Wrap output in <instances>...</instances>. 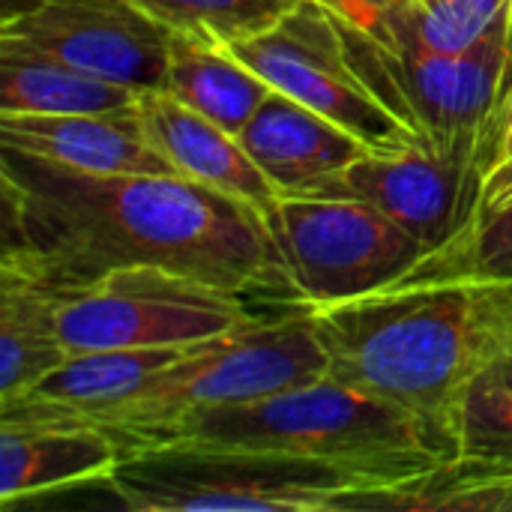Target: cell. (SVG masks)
<instances>
[{"label": "cell", "instance_id": "cell-6", "mask_svg": "<svg viewBox=\"0 0 512 512\" xmlns=\"http://www.w3.org/2000/svg\"><path fill=\"white\" fill-rule=\"evenodd\" d=\"M330 369L309 306L252 321L189 345V351L156 372L123 402L84 417V423L108 429L120 444L147 435L183 414L264 399L309 381Z\"/></svg>", "mask_w": 512, "mask_h": 512}, {"label": "cell", "instance_id": "cell-27", "mask_svg": "<svg viewBox=\"0 0 512 512\" xmlns=\"http://www.w3.org/2000/svg\"><path fill=\"white\" fill-rule=\"evenodd\" d=\"M36 3H45V0H0V9H3V15H0V18L15 15V12H24V9L36 6Z\"/></svg>", "mask_w": 512, "mask_h": 512}, {"label": "cell", "instance_id": "cell-10", "mask_svg": "<svg viewBox=\"0 0 512 512\" xmlns=\"http://www.w3.org/2000/svg\"><path fill=\"white\" fill-rule=\"evenodd\" d=\"M0 45H12L84 75L159 90L168 66V30L132 0H45L0 18Z\"/></svg>", "mask_w": 512, "mask_h": 512}, {"label": "cell", "instance_id": "cell-14", "mask_svg": "<svg viewBox=\"0 0 512 512\" xmlns=\"http://www.w3.org/2000/svg\"><path fill=\"white\" fill-rule=\"evenodd\" d=\"M138 117L159 156L180 174L255 207L264 219L279 204V189L252 162L240 138L165 90L138 96Z\"/></svg>", "mask_w": 512, "mask_h": 512}, {"label": "cell", "instance_id": "cell-24", "mask_svg": "<svg viewBox=\"0 0 512 512\" xmlns=\"http://www.w3.org/2000/svg\"><path fill=\"white\" fill-rule=\"evenodd\" d=\"M512 0H399L393 21L432 51L456 54L474 45Z\"/></svg>", "mask_w": 512, "mask_h": 512}, {"label": "cell", "instance_id": "cell-4", "mask_svg": "<svg viewBox=\"0 0 512 512\" xmlns=\"http://www.w3.org/2000/svg\"><path fill=\"white\" fill-rule=\"evenodd\" d=\"M102 483L132 512H351L396 486L354 465L207 441L129 447Z\"/></svg>", "mask_w": 512, "mask_h": 512}, {"label": "cell", "instance_id": "cell-18", "mask_svg": "<svg viewBox=\"0 0 512 512\" xmlns=\"http://www.w3.org/2000/svg\"><path fill=\"white\" fill-rule=\"evenodd\" d=\"M216 126L240 135L273 87L225 48L168 33V66L162 87Z\"/></svg>", "mask_w": 512, "mask_h": 512}, {"label": "cell", "instance_id": "cell-1", "mask_svg": "<svg viewBox=\"0 0 512 512\" xmlns=\"http://www.w3.org/2000/svg\"><path fill=\"white\" fill-rule=\"evenodd\" d=\"M3 249L60 288L162 267L240 294L291 291L267 219L180 174H87L0 144Z\"/></svg>", "mask_w": 512, "mask_h": 512}, {"label": "cell", "instance_id": "cell-21", "mask_svg": "<svg viewBox=\"0 0 512 512\" xmlns=\"http://www.w3.org/2000/svg\"><path fill=\"white\" fill-rule=\"evenodd\" d=\"M162 30L228 48L276 24L297 0H132Z\"/></svg>", "mask_w": 512, "mask_h": 512}, {"label": "cell", "instance_id": "cell-2", "mask_svg": "<svg viewBox=\"0 0 512 512\" xmlns=\"http://www.w3.org/2000/svg\"><path fill=\"white\" fill-rule=\"evenodd\" d=\"M309 312L327 375L423 420L450 459L468 387L512 348V282L408 273Z\"/></svg>", "mask_w": 512, "mask_h": 512}, {"label": "cell", "instance_id": "cell-15", "mask_svg": "<svg viewBox=\"0 0 512 512\" xmlns=\"http://www.w3.org/2000/svg\"><path fill=\"white\" fill-rule=\"evenodd\" d=\"M237 138L279 195H309L369 150L357 135L279 90L258 105Z\"/></svg>", "mask_w": 512, "mask_h": 512}, {"label": "cell", "instance_id": "cell-7", "mask_svg": "<svg viewBox=\"0 0 512 512\" xmlns=\"http://www.w3.org/2000/svg\"><path fill=\"white\" fill-rule=\"evenodd\" d=\"M267 225L294 303L303 306L372 294L426 258L405 228L357 198L282 195Z\"/></svg>", "mask_w": 512, "mask_h": 512}, {"label": "cell", "instance_id": "cell-8", "mask_svg": "<svg viewBox=\"0 0 512 512\" xmlns=\"http://www.w3.org/2000/svg\"><path fill=\"white\" fill-rule=\"evenodd\" d=\"M246 297L162 267H123L69 288L57 327L66 354L192 345L252 321Z\"/></svg>", "mask_w": 512, "mask_h": 512}, {"label": "cell", "instance_id": "cell-3", "mask_svg": "<svg viewBox=\"0 0 512 512\" xmlns=\"http://www.w3.org/2000/svg\"><path fill=\"white\" fill-rule=\"evenodd\" d=\"M153 441H207L327 459L405 483L450 459L435 432L414 414L330 375L237 405L183 414L123 450Z\"/></svg>", "mask_w": 512, "mask_h": 512}, {"label": "cell", "instance_id": "cell-25", "mask_svg": "<svg viewBox=\"0 0 512 512\" xmlns=\"http://www.w3.org/2000/svg\"><path fill=\"white\" fill-rule=\"evenodd\" d=\"M512 192V87L504 93L486 144V171H483V195L480 213L495 207Z\"/></svg>", "mask_w": 512, "mask_h": 512}, {"label": "cell", "instance_id": "cell-16", "mask_svg": "<svg viewBox=\"0 0 512 512\" xmlns=\"http://www.w3.org/2000/svg\"><path fill=\"white\" fill-rule=\"evenodd\" d=\"M66 288L51 282L24 252L0 255V405L30 393L69 354L57 312Z\"/></svg>", "mask_w": 512, "mask_h": 512}, {"label": "cell", "instance_id": "cell-12", "mask_svg": "<svg viewBox=\"0 0 512 512\" xmlns=\"http://www.w3.org/2000/svg\"><path fill=\"white\" fill-rule=\"evenodd\" d=\"M123 459V444L102 426L0 411V504L105 480Z\"/></svg>", "mask_w": 512, "mask_h": 512}, {"label": "cell", "instance_id": "cell-29", "mask_svg": "<svg viewBox=\"0 0 512 512\" xmlns=\"http://www.w3.org/2000/svg\"><path fill=\"white\" fill-rule=\"evenodd\" d=\"M510 195H512V192H510Z\"/></svg>", "mask_w": 512, "mask_h": 512}, {"label": "cell", "instance_id": "cell-20", "mask_svg": "<svg viewBox=\"0 0 512 512\" xmlns=\"http://www.w3.org/2000/svg\"><path fill=\"white\" fill-rule=\"evenodd\" d=\"M447 510V512H512V462L444 459L420 477L366 492L354 510Z\"/></svg>", "mask_w": 512, "mask_h": 512}, {"label": "cell", "instance_id": "cell-28", "mask_svg": "<svg viewBox=\"0 0 512 512\" xmlns=\"http://www.w3.org/2000/svg\"><path fill=\"white\" fill-rule=\"evenodd\" d=\"M512 87V15H510V60H507V72H504V84H501V99H504V93ZM501 99H498V105H501ZM498 111V108H495Z\"/></svg>", "mask_w": 512, "mask_h": 512}, {"label": "cell", "instance_id": "cell-13", "mask_svg": "<svg viewBox=\"0 0 512 512\" xmlns=\"http://www.w3.org/2000/svg\"><path fill=\"white\" fill-rule=\"evenodd\" d=\"M0 144L87 174H177L150 144L138 102L96 114H0Z\"/></svg>", "mask_w": 512, "mask_h": 512}, {"label": "cell", "instance_id": "cell-26", "mask_svg": "<svg viewBox=\"0 0 512 512\" xmlns=\"http://www.w3.org/2000/svg\"><path fill=\"white\" fill-rule=\"evenodd\" d=\"M312 3L327 9L345 27H351L381 45L390 39V24L399 9V0H312Z\"/></svg>", "mask_w": 512, "mask_h": 512}, {"label": "cell", "instance_id": "cell-19", "mask_svg": "<svg viewBox=\"0 0 512 512\" xmlns=\"http://www.w3.org/2000/svg\"><path fill=\"white\" fill-rule=\"evenodd\" d=\"M138 90L0 45V114H96L138 102Z\"/></svg>", "mask_w": 512, "mask_h": 512}, {"label": "cell", "instance_id": "cell-22", "mask_svg": "<svg viewBox=\"0 0 512 512\" xmlns=\"http://www.w3.org/2000/svg\"><path fill=\"white\" fill-rule=\"evenodd\" d=\"M456 459L512 462V348L468 387L456 417Z\"/></svg>", "mask_w": 512, "mask_h": 512}, {"label": "cell", "instance_id": "cell-23", "mask_svg": "<svg viewBox=\"0 0 512 512\" xmlns=\"http://www.w3.org/2000/svg\"><path fill=\"white\" fill-rule=\"evenodd\" d=\"M411 273L512 282V195L477 213L453 240L429 252Z\"/></svg>", "mask_w": 512, "mask_h": 512}, {"label": "cell", "instance_id": "cell-5", "mask_svg": "<svg viewBox=\"0 0 512 512\" xmlns=\"http://www.w3.org/2000/svg\"><path fill=\"white\" fill-rule=\"evenodd\" d=\"M512 6L465 51L426 48L396 21L381 45L342 24L354 66L420 141L471 171L483 195L486 144L510 60Z\"/></svg>", "mask_w": 512, "mask_h": 512}, {"label": "cell", "instance_id": "cell-9", "mask_svg": "<svg viewBox=\"0 0 512 512\" xmlns=\"http://www.w3.org/2000/svg\"><path fill=\"white\" fill-rule=\"evenodd\" d=\"M225 51L273 90L357 135L369 150L426 147L354 66L342 24L312 0H297L276 24L231 42Z\"/></svg>", "mask_w": 512, "mask_h": 512}, {"label": "cell", "instance_id": "cell-11", "mask_svg": "<svg viewBox=\"0 0 512 512\" xmlns=\"http://www.w3.org/2000/svg\"><path fill=\"white\" fill-rule=\"evenodd\" d=\"M309 195L357 198L405 228L426 255L453 240L480 213V186L468 168L426 147L366 150Z\"/></svg>", "mask_w": 512, "mask_h": 512}, {"label": "cell", "instance_id": "cell-17", "mask_svg": "<svg viewBox=\"0 0 512 512\" xmlns=\"http://www.w3.org/2000/svg\"><path fill=\"white\" fill-rule=\"evenodd\" d=\"M186 351L189 345L102 348L69 354L30 393H24L12 405H0V411L84 420L132 396L141 384H147L156 372L180 360Z\"/></svg>", "mask_w": 512, "mask_h": 512}]
</instances>
